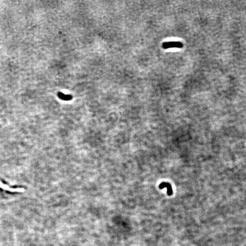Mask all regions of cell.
Listing matches in <instances>:
<instances>
[{
	"label": "cell",
	"mask_w": 246,
	"mask_h": 246,
	"mask_svg": "<svg viewBox=\"0 0 246 246\" xmlns=\"http://www.w3.org/2000/svg\"><path fill=\"white\" fill-rule=\"evenodd\" d=\"M162 46L165 49L171 48H181L183 47V44L180 42H169L163 43Z\"/></svg>",
	"instance_id": "6da1fadb"
},
{
	"label": "cell",
	"mask_w": 246,
	"mask_h": 246,
	"mask_svg": "<svg viewBox=\"0 0 246 246\" xmlns=\"http://www.w3.org/2000/svg\"><path fill=\"white\" fill-rule=\"evenodd\" d=\"M0 187L2 188L3 189H5L6 190H8L12 192H23L24 191V189L22 188H10L7 185L2 184L0 181Z\"/></svg>",
	"instance_id": "7a4b0ae2"
},
{
	"label": "cell",
	"mask_w": 246,
	"mask_h": 246,
	"mask_svg": "<svg viewBox=\"0 0 246 246\" xmlns=\"http://www.w3.org/2000/svg\"><path fill=\"white\" fill-rule=\"evenodd\" d=\"M159 187L160 188H164V187H167L168 189V191H167V193L168 194V195H171L172 194V187L171 186V185L169 183H161L160 185H159Z\"/></svg>",
	"instance_id": "3957f363"
},
{
	"label": "cell",
	"mask_w": 246,
	"mask_h": 246,
	"mask_svg": "<svg viewBox=\"0 0 246 246\" xmlns=\"http://www.w3.org/2000/svg\"><path fill=\"white\" fill-rule=\"evenodd\" d=\"M58 97L59 98L63 100H71L72 98V96L69 95H65L63 93H59L58 94Z\"/></svg>",
	"instance_id": "277c9868"
}]
</instances>
